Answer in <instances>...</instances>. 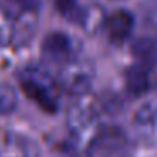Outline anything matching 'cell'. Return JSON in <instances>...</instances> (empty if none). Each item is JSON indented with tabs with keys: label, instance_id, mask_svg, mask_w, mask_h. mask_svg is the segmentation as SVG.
<instances>
[{
	"label": "cell",
	"instance_id": "cell-1",
	"mask_svg": "<svg viewBox=\"0 0 157 157\" xmlns=\"http://www.w3.org/2000/svg\"><path fill=\"white\" fill-rule=\"evenodd\" d=\"M66 127L73 149L78 152H88L98 140L100 120L95 105L88 100V95L78 96L69 106L66 117Z\"/></svg>",
	"mask_w": 157,
	"mask_h": 157
},
{
	"label": "cell",
	"instance_id": "cell-2",
	"mask_svg": "<svg viewBox=\"0 0 157 157\" xmlns=\"http://www.w3.org/2000/svg\"><path fill=\"white\" fill-rule=\"evenodd\" d=\"M21 88L42 110L49 113H54L58 110L59 86L44 68L27 66L21 73Z\"/></svg>",
	"mask_w": 157,
	"mask_h": 157
},
{
	"label": "cell",
	"instance_id": "cell-3",
	"mask_svg": "<svg viewBox=\"0 0 157 157\" xmlns=\"http://www.w3.org/2000/svg\"><path fill=\"white\" fill-rule=\"evenodd\" d=\"M93 78H95L93 66L88 61L73 58L61 66L56 83L61 90L78 98V96L88 95L90 88L93 85Z\"/></svg>",
	"mask_w": 157,
	"mask_h": 157
},
{
	"label": "cell",
	"instance_id": "cell-4",
	"mask_svg": "<svg viewBox=\"0 0 157 157\" xmlns=\"http://www.w3.org/2000/svg\"><path fill=\"white\" fill-rule=\"evenodd\" d=\"M41 51L46 61L63 66L69 59H73V41L63 32H51L42 41Z\"/></svg>",
	"mask_w": 157,
	"mask_h": 157
},
{
	"label": "cell",
	"instance_id": "cell-5",
	"mask_svg": "<svg viewBox=\"0 0 157 157\" xmlns=\"http://www.w3.org/2000/svg\"><path fill=\"white\" fill-rule=\"evenodd\" d=\"M0 157H41L37 144L22 133H7L0 142Z\"/></svg>",
	"mask_w": 157,
	"mask_h": 157
},
{
	"label": "cell",
	"instance_id": "cell-6",
	"mask_svg": "<svg viewBox=\"0 0 157 157\" xmlns=\"http://www.w3.org/2000/svg\"><path fill=\"white\" fill-rule=\"evenodd\" d=\"M103 29L110 42L120 44L130 36L133 29V15L128 10H117L103 21Z\"/></svg>",
	"mask_w": 157,
	"mask_h": 157
},
{
	"label": "cell",
	"instance_id": "cell-7",
	"mask_svg": "<svg viewBox=\"0 0 157 157\" xmlns=\"http://www.w3.org/2000/svg\"><path fill=\"white\" fill-rule=\"evenodd\" d=\"M132 54L137 64L150 69L157 63V42L150 37H140L132 44Z\"/></svg>",
	"mask_w": 157,
	"mask_h": 157
},
{
	"label": "cell",
	"instance_id": "cell-8",
	"mask_svg": "<svg viewBox=\"0 0 157 157\" xmlns=\"http://www.w3.org/2000/svg\"><path fill=\"white\" fill-rule=\"evenodd\" d=\"M125 78H127V90L135 96L144 95L150 86L149 69L144 68V66H139V64L132 66V68L127 71Z\"/></svg>",
	"mask_w": 157,
	"mask_h": 157
},
{
	"label": "cell",
	"instance_id": "cell-9",
	"mask_svg": "<svg viewBox=\"0 0 157 157\" xmlns=\"http://www.w3.org/2000/svg\"><path fill=\"white\" fill-rule=\"evenodd\" d=\"M157 120V105L154 101H145L135 110L133 123L139 128H150Z\"/></svg>",
	"mask_w": 157,
	"mask_h": 157
},
{
	"label": "cell",
	"instance_id": "cell-10",
	"mask_svg": "<svg viewBox=\"0 0 157 157\" xmlns=\"http://www.w3.org/2000/svg\"><path fill=\"white\" fill-rule=\"evenodd\" d=\"M17 108V93L12 86L0 85V115H9Z\"/></svg>",
	"mask_w": 157,
	"mask_h": 157
},
{
	"label": "cell",
	"instance_id": "cell-11",
	"mask_svg": "<svg viewBox=\"0 0 157 157\" xmlns=\"http://www.w3.org/2000/svg\"><path fill=\"white\" fill-rule=\"evenodd\" d=\"M56 9L63 17L73 19V21H78L79 14H81V9L78 5V0H54Z\"/></svg>",
	"mask_w": 157,
	"mask_h": 157
},
{
	"label": "cell",
	"instance_id": "cell-12",
	"mask_svg": "<svg viewBox=\"0 0 157 157\" xmlns=\"http://www.w3.org/2000/svg\"><path fill=\"white\" fill-rule=\"evenodd\" d=\"M14 37V29H12V21L2 9H0V48L9 44V41Z\"/></svg>",
	"mask_w": 157,
	"mask_h": 157
}]
</instances>
